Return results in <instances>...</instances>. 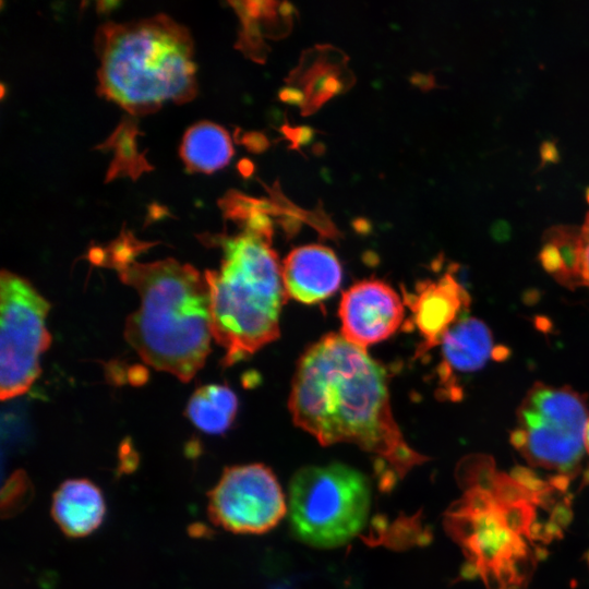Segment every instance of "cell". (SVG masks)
I'll use <instances>...</instances> for the list:
<instances>
[{"label":"cell","mask_w":589,"mask_h":589,"mask_svg":"<svg viewBox=\"0 0 589 589\" xmlns=\"http://www.w3.org/2000/svg\"><path fill=\"white\" fill-rule=\"evenodd\" d=\"M288 407L294 424L322 445L351 443L374 456L384 489L429 459L406 442L393 416L386 370L339 334L300 357Z\"/></svg>","instance_id":"obj_1"},{"label":"cell","mask_w":589,"mask_h":589,"mask_svg":"<svg viewBox=\"0 0 589 589\" xmlns=\"http://www.w3.org/2000/svg\"><path fill=\"white\" fill-rule=\"evenodd\" d=\"M144 244L123 237L108 249H94L89 257L113 268L139 293L140 306L124 326L129 345L149 366L189 382L211 351L208 286L196 268L175 259L137 262Z\"/></svg>","instance_id":"obj_2"},{"label":"cell","mask_w":589,"mask_h":589,"mask_svg":"<svg viewBox=\"0 0 589 589\" xmlns=\"http://www.w3.org/2000/svg\"><path fill=\"white\" fill-rule=\"evenodd\" d=\"M97 52L99 91L133 115L195 95L192 39L167 16L104 25L97 35Z\"/></svg>","instance_id":"obj_3"},{"label":"cell","mask_w":589,"mask_h":589,"mask_svg":"<svg viewBox=\"0 0 589 589\" xmlns=\"http://www.w3.org/2000/svg\"><path fill=\"white\" fill-rule=\"evenodd\" d=\"M218 271H205L213 338L230 366L279 337L286 300L281 265L271 238L245 230L223 242Z\"/></svg>","instance_id":"obj_4"},{"label":"cell","mask_w":589,"mask_h":589,"mask_svg":"<svg viewBox=\"0 0 589 589\" xmlns=\"http://www.w3.org/2000/svg\"><path fill=\"white\" fill-rule=\"evenodd\" d=\"M370 509L369 481L349 466H308L290 481V526L311 546L330 549L347 543L362 531Z\"/></svg>","instance_id":"obj_5"},{"label":"cell","mask_w":589,"mask_h":589,"mask_svg":"<svg viewBox=\"0 0 589 589\" xmlns=\"http://www.w3.org/2000/svg\"><path fill=\"white\" fill-rule=\"evenodd\" d=\"M588 419L585 395L537 382L516 410L510 443L528 464L567 482L581 467Z\"/></svg>","instance_id":"obj_6"},{"label":"cell","mask_w":589,"mask_h":589,"mask_svg":"<svg viewBox=\"0 0 589 589\" xmlns=\"http://www.w3.org/2000/svg\"><path fill=\"white\" fill-rule=\"evenodd\" d=\"M50 303L25 278L0 275V396L26 393L40 374V356L49 348L46 327Z\"/></svg>","instance_id":"obj_7"},{"label":"cell","mask_w":589,"mask_h":589,"mask_svg":"<svg viewBox=\"0 0 589 589\" xmlns=\"http://www.w3.org/2000/svg\"><path fill=\"white\" fill-rule=\"evenodd\" d=\"M207 497L212 522L233 533L267 532L287 513L280 484L263 464L226 468Z\"/></svg>","instance_id":"obj_8"},{"label":"cell","mask_w":589,"mask_h":589,"mask_svg":"<svg viewBox=\"0 0 589 589\" xmlns=\"http://www.w3.org/2000/svg\"><path fill=\"white\" fill-rule=\"evenodd\" d=\"M341 336L365 349L392 336L404 318V303L385 281L365 279L352 285L341 297Z\"/></svg>","instance_id":"obj_9"},{"label":"cell","mask_w":589,"mask_h":589,"mask_svg":"<svg viewBox=\"0 0 589 589\" xmlns=\"http://www.w3.org/2000/svg\"><path fill=\"white\" fill-rule=\"evenodd\" d=\"M404 302L411 311V327H417L422 341L416 350L421 358L440 346L445 334L467 316L471 299L452 272L436 279L417 284L414 291L404 290Z\"/></svg>","instance_id":"obj_10"},{"label":"cell","mask_w":589,"mask_h":589,"mask_svg":"<svg viewBox=\"0 0 589 589\" xmlns=\"http://www.w3.org/2000/svg\"><path fill=\"white\" fill-rule=\"evenodd\" d=\"M440 346L438 393L450 400L460 399L462 390L455 376L477 372L495 358L492 333L481 320L465 316L445 334Z\"/></svg>","instance_id":"obj_11"},{"label":"cell","mask_w":589,"mask_h":589,"mask_svg":"<svg viewBox=\"0 0 589 589\" xmlns=\"http://www.w3.org/2000/svg\"><path fill=\"white\" fill-rule=\"evenodd\" d=\"M281 276L287 297L313 304L338 290L342 271L330 249L310 244L296 248L286 256Z\"/></svg>","instance_id":"obj_12"},{"label":"cell","mask_w":589,"mask_h":589,"mask_svg":"<svg viewBox=\"0 0 589 589\" xmlns=\"http://www.w3.org/2000/svg\"><path fill=\"white\" fill-rule=\"evenodd\" d=\"M106 504L100 489L87 479H69L55 491L51 516L70 538H83L103 522Z\"/></svg>","instance_id":"obj_13"},{"label":"cell","mask_w":589,"mask_h":589,"mask_svg":"<svg viewBox=\"0 0 589 589\" xmlns=\"http://www.w3.org/2000/svg\"><path fill=\"white\" fill-rule=\"evenodd\" d=\"M181 156L191 170L213 172L229 163L232 145L228 133L221 127L201 122L184 134Z\"/></svg>","instance_id":"obj_14"},{"label":"cell","mask_w":589,"mask_h":589,"mask_svg":"<svg viewBox=\"0 0 589 589\" xmlns=\"http://www.w3.org/2000/svg\"><path fill=\"white\" fill-rule=\"evenodd\" d=\"M238 410V398L226 385L207 384L190 397L185 416L199 430L221 434L232 424Z\"/></svg>","instance_id":"obj_15"},{"label":"cell","mask_w":589,"mask_h":589,"mask_svg":"<svg viewBox=\"0 0 589 589\" xmlns=\"http://www.w3.org/2000/svg\"><path fill=\"white\" fill-rule=\"evenodd\" d=\"M578 228L554 227L544 237L540 261L544 269L567 288L577 287Z\"/></svg>","instance_id":"obj_16"},{"label":"cell","mask_w":589,"mask_h":589,"mask_svg":"<svg viewBox=\"0 0 589 589\" xmlns=\"http://www.w3.org/2000/svg\"><path fill=\"white\" fill-rule=\"evenodd\" d=\"M576 275L577 287L589 288V213L584 225L578 228Z\"/></svg>","instance_id":"obj_17"},{"label":"cell","mask_w":589,"mask_h":589,"mask_svg":"<svg viewBox=\"0 0 589 589\" xmlns=\"http://www.w3.org/2000/svg\"><path fill=\"white\" fill-rule=\"evenodd\" d=\"M4 490L8 491V494L2 496V503L7 501V504L2 507L5 508L8 506L9 512H11L24 500L27 491L25 474L21 471L15 472L8 481Z\"/></svg>","instance_id":"obj_18"},{"label":"cell","mask_w":589,"mask_h":589,"mask_svg":"<svg viewBox=\"0 0 589 589\" xmlns=\"http://www.w3.org/2000/svg\"><path fill=\"white\" fill-rule=\"evenodd\" d=\"M585 449L589 454V419L585 431Z\"/></svg>","instance_id":"obj_19"},{"label":"cell","mask_w":589,"mask_h":589,"mask_svg":"<svg viewBox=\"0 0 589 589\" xmlns=\"http://www.w3.org/2000/svg\"><path fill=\"white\" fill-rule=\"evenodd\" d=\"M587 197H588V201H589V189L587 190Z\"/></svg>","instance_id":"obj_20"}]
</instances>
